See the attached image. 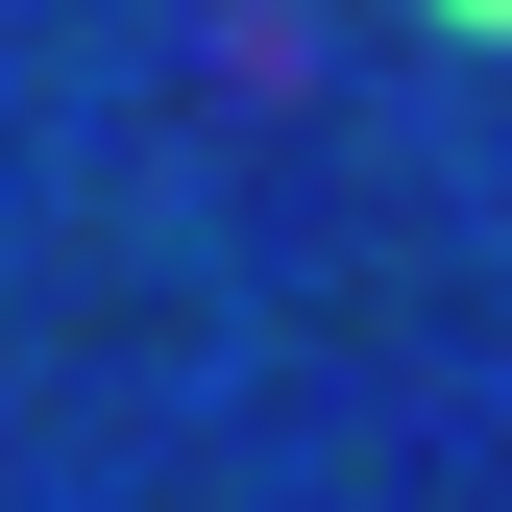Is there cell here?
Returning a JSON list of instances; mask_svg holds the SVG:
<instances>
[{"mask_svg": "<svg viewBox=\"0 0 512 512\" xmlns=\"http://www.w3.org/2000/svg\"><path fill=\"white\" fill-rule=\"evenodd\" d=\"M439 25H488V49H512V0H439Z\"/></svg>", "mask_w": 512, "mask_h": 512, "instance_id": "cell-1", "label": "cell"}]
</instances>
